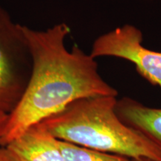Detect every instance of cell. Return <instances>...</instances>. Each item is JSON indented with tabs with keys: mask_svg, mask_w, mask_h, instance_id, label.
<instances>
[{
	"mask_svg": "<svg viewBox=\"0 0 161 161\" xmlns=\"http://www.w3.org/2000/svg\"><path fill=\"white\" fill-rule=\"evenodd\" d=\"M21 29L31 52L32 72L21 99L0 128L3 146L76 100L118 95L101 77L95 58L77 46L71 51L66 49L67 24L58 23L45 31L22 25Z\"/></svg>",
	"mask_w": 161,
	"mask_h": 161,
	"instance_id": "obj_1",
	"label": "cell"
},
{
	"mask_svg": "<svg viewBox=\"0 0 161 161\" xmlns=\"http://www.w3.org/2000/svg\"><path fill=\"white\" fill-rule=\"evenodd\" d=\"M116 96L80 98L37 124L58 140L135 161H161V149L127 125L116 111Z\"/></svg>",
	"mask_w": 161,
	"mask_h": 161,
	"instance_id": "obj_2",
	"label": "cell"
},
{
	"mask_svg": "<svg viewBox=\"0 0 161 161\" xmlns=\"http://www.w3.org/2000/svg\"><path fill=\"white\" fill-rule=\"evenodd\" d=\"M32 59L21 25L0 5V114L14 109L27 87Z\"/></svg>",
	"mask_w": 161,
	"mask_h": 161,
	"instance_id": "obj_3",
	"label": "cell"
},
{
	"mask_svg": "<svg viewBox=\"0 0 161 161\" xmlns=\"http://www.w3.org/2000/svg\"><path fill=\"white\" fill-rule=\"evenodd\" d=\"M142 40L140 30L126 24L96 38L90 55L95 59L108 56L128 60L142 77L161 89V52L147 49Z\"/></svg>",
	"mask_w": 161,
	"mask_h": 161,
	"instance_id": "obj_4",
	"label": "cell"
},
{
	"mask_svg": "<svg viewBox=\"0 0 161 161\" xmlns=\"http://www.w3.org/2000/svg\"><path fill=\"white\" fill-rule=\"evenodd\" d=\"M5 147L19 161H65L57 139L39 125L30 128Z\"/></svg>",
	"mask_w": 161,
	"mask_h": 161,
	"instance_id": "obj_5",
	"label": "cell"
},
{
	"mask_svg": "<svg viewBox=\"0 0 161 161\" xmlns=\"http://www.w3.org/2000/svg\"><path fill=\"white\" fill-rule=\"evenodd\" d=\"M116 111L125 124L140 132L161 149V108H150L124 97L117 100Z\"/></svg>",
	"mask_w": 161,
	"mask_h": 161,
	"instance_id": "obj_6",
	"label": "cell"
},
{
	"mask_svg": "<svg viewBox=\"0 0 161 161\" xmlns=\"http://www.w3.org/2000/svg\"><path fill=\"white\" fill-rule=\"evenodd\" d=\"M57 144L65 161H134L126 157L98 152L58 139Z\"/></svg>",
	"mask_w": 161,
	"mask_h": 161,
	"instance_id": "obj_7",
	"label": "cell"
},
{
	"mask_svg": "<svg viewBox=\"0 0 161 161\" xmlns=\"http://www.w3.org/2000/svg\"><path fill=\"white\" fill-rule=\"evenodd\" d=\"M0 161H19L5 146L0 148Z\"/></svg>",
	"mask_w": 161,
	"mask_h": 161,
	"instance_id": "obj_8",
	"label": "cell"
},
{
	"mask_svg": "<svg viewBox=\"0 0 161 161\" xmlns=\"http://www.w3.org/2000/svg\"><path fill=\"white\" fill-rule=\"evenodd\" d=\"M8 114H0V128L3 126L4 122H5L6 119H7Z\"/></svg>",
	"mask_w": 161,
	"mask_h": 161,
	"instance_id": "obj_9",
	"label": "cell"
},
{
	"mask_svg": "<svg viewBox=\"0 0 161 161\" xmlns=\"http://www.w3.org/2000/svg\"><path fill=\"white\" fill-rule=\"evenodd\" d=\"M134 161H135V160H134Z\"/></svg>",
	"mask_w": 161,
	"mask_h": 161,
	"instance_id": "obj_10",
	"label": "cell"
}]
</instances>
